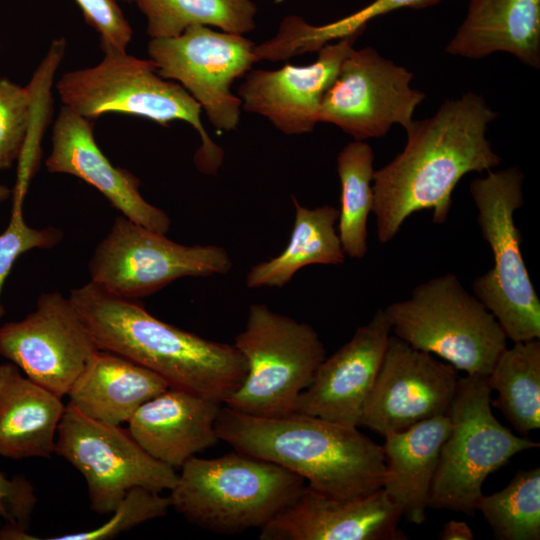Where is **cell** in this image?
I'll return each mask as SVG.
<instances>
[{
    "label": "cell",
    "mask_w": 540,
    "mask_h": 540,
    "mask_svg": "<svg viewBox=\"0 0 540 540\" xmlns=\"http://www.w3.org/2000/svg\"><path fill=\"white\" fill-rule=\"evenodd\" d=\"M496 116L481 95L468 92L405 128L402 152L373 174L372 212L381 243L394 239L415 212L431 210L432 221L444 223L461 178L500 163L486 137Z\"/></svg>",
    "instance_id": "1"
},
{
    "label": "cell",
    "mask_w": 540,
    "mask_h": 540,
    "mask_svg": "<svg viewBox=\"0 0 540 540\" xmlns=\"http://www.w3.org/2000/svg\"><path fill=\"white\" fill-rule=\"evenodd\" d=\"M70 299L100 350L153 371L169 388L224 404L245 378L246 362L234 344L163 322L135 300L113 295L91 281L73 289Z\"/></svg>",
    "instance_id": "2"
},
{
    "label": "cell",
    "mask_w": 540,
    "mask_h": 540,
    "mask_svg": "<svg viewBox=\"0 0 540 540\" xmlns=\"http://www.w3.org/2000/svg\"><path fill=\"white\" fill-rule=\"evenodd\" d=\"M216 432L234 450L278 464L326 496H365L381 489L386 479L382 445L357 426L297 411L256 417L223 404Z\"/></svg>",
    "instance_id": "3"
},
{
    "label": "cell",
    "mask_w": 540,
    "mask_h": 540,
    "mask_svg": "<svg viewBox=\"0 0 540 540\" xmlns=\"http://www.w3.org/2000/svg\"><path fill=\"white\" fill-rule=\"evenodd\" d=\"M169 496L188 522L219 534L261 529L304 490L305 481L275 464L234 450L220 457H191Z\"/></svg>",
    "instance_id": "4"
},
{
    "label": "cell",
    "mask_w": 540,
    "mask_h": 540,
    "mask_svg": "<svg viewBox=\"0 0 540 540\" xmlns=\"http://www.w3.org/2000/svg\"><path fill=\"white\" fill-rule=\"evenodd\" d=\"M104 54L96 66L62 75L56 87L64 106L87 119L117 112L160 125L185 121L201 139L194 155L195 166L204 174H216L223 164L224 151L207 134L201 105L180 84L162 78L151 59L117 50Z\"/></svg>",
    "instance_id": "5"
},
{
    "label": "cell",
    "mask_w": 540,
    "mask_h": 540,
    "mask_svg": "<svg viewBox=\"0 0 540 540\" xmlns=\"http://www.w3.org/2000/svg\"><path fill=\"white\" fill-rule=\"evenodd\" d=\"M383 311L396 337L466 375L488 376L507 348L495 317L451 273L416 286Z\"/></svg>",
    "instance_id": "6"
},
{
    "label": "cell",
    "mask_w": 540,
    "mask_h": 540,
    "mask_svg": "<svg viewBox=\"0 0 540 540\" xmlns=\"http://www.w3.org/2000/svg\"><path fill=\"white\" fill-rule=\"evenodd\" d=\"M524 175L510 167L474 179L469 191L477 223L493 254V267L472 283L473 294L492 313L507 339L540 338V300L521 253L514 213L521 208Z\"/></svg>",
    "instance_id": "7"
},
{
    "label": "cell",
    "mask_w": 540,
    "mask_h": 540,
    "mask_svg": "<svg viewBox=\"0 0 540 540\" xmlns=\"http://www.w3.org/2000/svg\"><path fill=\"white\" fill-rule=\"evenodd\" d=\"M487 376L460 377L448 412L451 428L439 454L428 508L474 515L486 478L514 455L539 447L494 416Z\"/></svg>",
    "instance_id": "8"
},
{
    "label": "cell",
    "mask_w": 540,
    "mask_h": 540,
    "mask_svg": "<svg viewBox=\"0 0 540 540\" xmlns=\"http://www.w3.org/2000/svg\"><path fill=\"white\" fill-rule=\"evenodd\" d=\"M246 375L224 405L251 416L276 417L295 411L326 352L314 328L267 305L249 307L246 325L234 339Z\"/></svg>",
    "instance_id": "9"
},
{
    "label": "cell",
    "mask_w": 540,
    "mask_h": 540,
    "mask_svg": "<svg viewBox=\"0 0 540 540\" xmlns=\"http://www.w3.org/2000/svg\"><path fill=\"white\" fill-rule=\"evenodd\" d=\"M165 235L118 216L91 257V282L135 300L184 277H210L231 270V258L223 247L183 245Z\"/></svg>",
    "instance_id": "10"
},
{
    "label": "cell",
    "mask_w": 540,
    "mask_h": 540,
    "mask_svg": "<svg viewBox=\"0 0 540 540\" xmlns=\"http://www.w3.org/2000/svg\"><path fill=\"white\" fill-rule=\"evenodd\" d=\"M85 478L93 512L112 514L127 491L171 490L175 468L150 456L120 425L93 420L68 403L57 428L55 450Z\"/></svg>",
    "instance_id": "11"
},
{
    "label": "cell",
    "mask_w": 540,
    "mask_h": 540,
    "mask_svg": "<svg viewBox=\"0 0 540 540\" xmlns=\"http://www.w3.org/2000/svg\"><path fill=\"white\" fill-rule=\"evenodd\" d=\"M255 45L243 35L191 26L175 37L151 38L148 54L158 74L180 84L217 130L231 131L242 106L231 86L259 61Z\"/></svg>",
    "instance_id": "12"
},
{
    "label": "cell",
    "mask_w": 540,
    "mask_h": 540,
    "mask_svg": "<svg viewBox=\"0 0 540 540\" xmlns=\"http://www.w3.org/2000/svg\"><path fill=\"white\" fill-rule=\"evenodd\" d=\"M413 74L371 47L352 51L323 95L319 122L338 126L357 141L382 137L394 124L413 121L424 93L410 86Z\"/></svg>",
    "instance_id": "13"
},
{
    "label": "cell",
    "mask_w": 540,
    "mask_h": 540,
    "mask_svg": "<svg viewBox=\"0 0 540 540\" xmlns=\"http://www.w3.org/2000/svg\"><path fill=\"white\" fill-rule=\"evenodd\" d=\"M99 350L70 297L57 292L40 295L33 312L0 327V356L60 397Z\"/></svg>",
    "instance_id": "14"
},
{
    "label": "cell",
    "mask_w": 540,
    "mask_h": 540,
    "mask_svg": "<svg viewBox=\"0 0 540 540\" xmlns=\"http://www.w3.org/2000/svg\"><path fill=\"white\" fill-rule=\"evenodd\" d=\"M459 378L450 364L391 333L359 427L384 437L447 415Z\"/></svg>",
    "instance_id": "15"
},
{
    "label": "cell",
    "mask_w": 540,
    "mask_h": 540,
    "mask_svg": "<svg viewBox=\"0 0 540 540\" xmlns=\"http://www.w3.org/2000/svg\"><path fill=\"white\" fill-rule=\"evenodd\" d=\"M400 509L383 488L360 497L334 498L307 485L260 529L261 540H406Z\"/></svg>",
    "instance_id": "16"
},
{
    "label": "cell",
    "mask_w": 540,
    "mask_h": 540,
    "mask_svg": "<svg viewBox=\"0 0 540 540\" xmlns=\"http://www.w3.org/2000/svg\"><path fill=\"white\" fill-rule=\"evenodd\" d=\"M358 37L324 45L309 65L250 71L238 90L243 109L266 117L287 135L312 132L319 122L323 95Z\"/></svg>",
    "instance_id": "17"
},
{
    "label": "cell",
    "mask_w": 540,
    "mask_h": 540,
    "mask_svg": "<svg viewBox=\"0 0 540 540\" xmlns=\"http://www.w3.org/2000/svg\"><path fill=\"white\" fill-rule=\"evenodd\" d=\"M391 333V325L379 309L348 342L324 358L299 395L295 411L359 427Z\"/></svg>",
    "instance_id": "18"
},
{
    "label": "cell",
    "mask_w": 540,
    "mask_h": 540,
    "mask_svg": "<svg viewBox=\"0 0 540 540\" xmlns=\"http://www.w3.org/2000/svg\"><path fill=\"white\" fill-rule=\"evenodd\" d=\"M51 143L45 161L50 173L76 176L101 192L128 219L155 232L169 231L167 213L144 199L135 175L111 164L98 147L87 118L63 106L54 123Z\"/></svg>",
    "instance_id": "19"
},
{
    "label": "cell",
    "mask_w": 540,
    "mask_h": 540,
    "mask_svg": "<svg viewBox=\"0 0 540 540\" xmlns=\"http://www.w3.org/2000/svg\"><path fill=\"white\" fill-rule=\"evenodd\" d=\"M223 404L168 388L143 403L128 421V431L154 459L173 468L218 441L216 421Z\"/></svg>",
    "instance_id": "20"
},
{
    "label": "cell",
    "mask_w": 540,
    "mask_h": 540,
    "mask_svg": "<svg viewBox=\"0 0 540 540\" xmlns=\"http://www.w3.org/2000/svg\"><path fill=\"white\" fill-rule=\"evenodd\" d=\"M446 51L470 59L506 52L539 68L540 0H470Z\"/></svg>",
    "instance_id": "21"
},
{
    "label": "cell",
    "mask_w": 540,
    "mask_h": 540,
    "mask_svg": "<svg viewBox=\"0 0 540 540\" xmlns=\"http://www.w3.org/2000/svg\"><path fill=\"white\" fill-rule=\"evenodd\" d=\"M450 428L447 414L384 436L387 475L382 488L408 523L426 520L431 484Z\"/></svg>",
    "instance_id": "22"
},
{
    "label": "cell",
    "mask_w": 540,
    "mask_h": 540,
    "mask_svg": "<svg viewBox=\"0 0 540 540\" xmlns=\"http://www.w3.org/2000/svg\"><path fill=\"white\" fill-rule=\"evenodd\" d=\"M61 398L23 376L14 363L0 365V455L49 458L65 410Z\"/></svg>",
    "instance_id": "23"
},
{
    "label": "cell",
    "mask_w": 540,
    "mask_h": 540,
    "mask_svg": "<svg viewBox=\"0 0 540 540\" xmlns=\"http://www.w3.org/2000/svg\"><path fill=\"white\" fill-rule=\"evenodd\" d=\"M169 386L153 371L99 350L68 392L69 404L83 415L110 425L130 420L146 401Z\"/></svg>",
    "instance_id": "24"
},
{
    "label": "cell",
    "mask_w": 540,
    "mask_h": 540,
    "mask_svg": "<svg viewBox=\"0 0 540 540\" xmlns=\"http://www.w3.org/2000/svg\"><path fill=\"white\" fill-rule=\"evenodd\" d=\"M295 218L289 242L277 256L257 263L246 275L248 288H282L303 267L339 265L345 253L336 230L339 210L331 205L313 209L292 196Z\"/></svg>",
    "instance_id": "25"
},
{
    "label": "cell",
    "mask_w": 540,
    "mask_h": 540,
    "mask_svg": "<svg viewBox=\"0 0 540 540\" xmlns=\"http://www.w3.org/2000/svg\"><path fill=\"white\" fill-rule=\"evenodd\" d=\"M498 396L497 407L521 434L540 428V341L515 342L496 360L487 376Z\"/></svg>",
    "instance_id": "26"
},
{
    "label": "cell",
    "mask_w": 540,
    "mask_h": 540,
    "mask_svg": "<svg viewBox=\"0 0 540 540\" xmlns=\"http://www.w3.org/2000/svg\"><path fill=\"white\" fill-rule=\"evenodd\" d=\"M442 0H374L361 10L334 22L313 26L298 16L286 17L278 33L256 45L259 60L280 61L307 52H314L336 39L360 35L366 24L381 15L400 8H426Z\"/></svg>",
    "instance_id": "27"
},
{
    "label": "cell",
    "mask_w": 540,
    "mask_h": 540,
    "mask_svg": "<svg viewBox=\"0 0 540 540\" xmlns=\"http://www.w3.org/2000/svg\"><path fill=\"white\" fill-rule=\"evenodd\" d=\"M136 4L151 38L175 37L191 26L217 27L237 35L255 29L257 8L252 0H137Z\"/></svg>",
    "instance_id": "28"
},
{
    "label": "cell",
    "mask_w": 540,
    "mask_h": 540,
    "mask_svg": "<svg viewBox=\"0 0 540 540\" xmlns=\"http://www.w3.org/2000/svg\"><path fill=\"white\" fill-rule=\"evenodd\" d=\"M374 154L370 145L354 140L338 154L341 184L338 235L345 255L361 259L368 250L367 221L373 208Z\"/></svg>",
    "instance_id": "29"
},
{
    "label": "cell",
    "mask_w": 540,
    "mask_h": 540,
    "mask_svg": "<svg viewBox=\"0 0 540 540\" xmlns=\"http://www.w3.org/2000/svg\"><path fill=\"white\" fill-rule=\"evenodd\" d=\"M494 536L500 540L540 539V469L519 470L500 491L477 503Z\"/></svg>",
    "instance_id": "30"
},
{
    "label": "cell",
    "mask_w": 540,
    "mask_h": 540,
    "mask_svg": "<svg viewBox=\"0 0 540 540\" xmlns=\"http://www.w3.org/2000/svg\"><path fill=\"white\" fill-rule=\"evenodd\" d=\"M34 95L0 78V170L10 168L23 154L31 129Z\"/></svg>",
    "instance_id": "31"
},
{
    "label": "cell",
    "mask_w": 540,
    "mask_h": 540,
    "mask_svg": "<svg viewBox=\"0 0 540 540\" xmlns=\"http://www.w3.org/2000/svg\"><path fill=\"white\" fill-rule=\"evenodd\" d=\"M171 507L170 498L142 487L127 491L112 517L103 525L83 532L48 537L49 540H107L144 522L163 517Z\"/></svg>",
    "instance_id": "32"
},
{
    "label": "cell",
    "mask_w": 540,
    "mask_h": 540,
    "mask_svg": "<svg viewBox=\"0 0 540 540\" xmlns=\"http://www.w3.org/2000/svg\"><path fill=\"white\" fill-rule=\"evenodd\" d=\"M21 206L22 201L14 202L10 221L0 234V319L4 315L1 294L17 258L31 249H50L63 238V232L59 228L50 226L36 229L28 226Z\"/></svg>",
    "instance_id": "33"
},
{
    "label": "cell",
    "mask_w": 540,
    "mask_h": 540,
    "mask_svg": "<svg viewBox=\"0 0 540 540\" xmlns=\"http://www.w3.org/2000/svg\"><path fill=\"white\" fill-rule=\"evenodd\" d=\"M37 497L31 483L18 476L12 480L0 472V521L6 529L0 531V539H28L26 533Z\"/></svg>",
    "instance_id": "34"
},
{
    "label": "cell",
    "mask_w": 540,
    "mask_h": 540,
    "mask_svg": "<svg viewBox=\"0 0 540 540\" xmlns=\"http://www.w3.org/2000/svg\"><path fill=\"white\" fill-rule=\"evenodd\" d=\"M84 20L100 36L103 51H126L133 30L116 0H75Z\"/></svg>",
    "instance_id": "35"
},
{
    "label": "cell",
    "mask_w": 540,
    "mask_h": 540,
    "mask_svg": "<svg viewBox=\"0 0 540 540\" xmlns=\"http://www.w3.org/2000/svg\"><path fill=\"white\" fill-rule=\"evenodd\" d=\"M440 540H473L474 534L465 521H448L439 533Z\"/></svg>",
    "instance_id": "36"
},
{
    "label": "cell",
    "mask_w": 540,
    "mask_h": 540,
    "mask_svg": "<svg viewBox=\"0 0 540 540\" xmlns=\"http://www.w3.org/2000/svg\"><path fill=\"white\" fill-rule=\"evenodd\" d=\"M11 196V189L0 182V204Z\"/></svg>",
    "instance_id": "37"
},
{
    "label": "cell",
    "mask_w": 540,
    "mask_h": 540,
    "mask_svg": "<svg viewBox=\"0 0 540 540\" xmlns=\"http://www.w3.org/2000/svg\"><path fill=\"white\" fill-rule=\"evenodd\" d=\"M124 2H127V3H136L137 0H122Z\"/></svg>",
    "instance_id": "38"
}]
</instances>
